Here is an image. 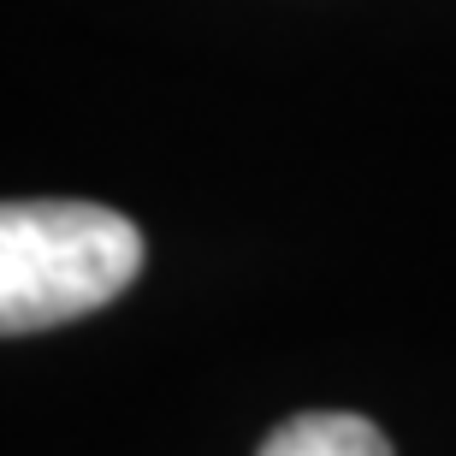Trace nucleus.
<instances>
[{"label": "nucleus", "instance_id": "1", "mask_svg": "<svg viewBox=\"0 0 456 456\" xmlns=\"http://www.w3.org/2000/svg\"><path fill=\"white\" fill-rule=\"evenodd\" d=\"M142 273V232L95 202L0 208V332H48L95 314Z\"/></svg>", "mask_w": 456, "mask_h": 456}, {"label": "nucleus", "instance_id": "2", "mask_svg": "<svg viewBox=\"0 0 456 456\" xmlns=\"http://www.w3.org/2000/svg\"><path fill=\"white\" fill-rule=\"evenodd\" d=\"M255 456H391V439L368 415H350V409H308V415H290L267 433V444Z\"/></svg>", "mask_w": 456, "mask_h": 456}]
</instances>
